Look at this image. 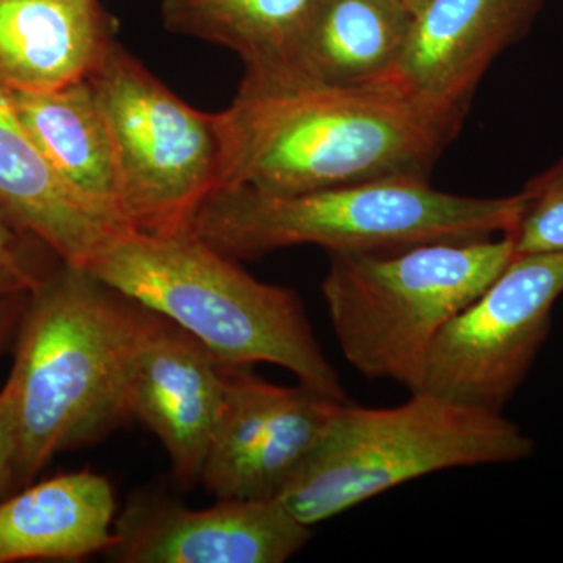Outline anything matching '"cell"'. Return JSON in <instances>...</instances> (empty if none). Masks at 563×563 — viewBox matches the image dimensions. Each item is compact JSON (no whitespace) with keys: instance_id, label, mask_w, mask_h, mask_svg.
Instances as JSON below:
<instances>
[{"instance_id":"cell-1","label":"cell","mask_w":563,"mask_h":563,"mask_svg":"<svg viewBox=\"0 0 563 563\" xmlns=\"http://www.w3.org/2000/svg\"><path fill=\"white\" fill-rule=\"evenodd\" d=\"M463 120L398 84L331 87L284 69L244 70L231 106L213 113L217 190L295 195L428 179Z\"/></svg>"},{"instance_id":"cell-2","label":"cell","mask_w":563,"mask_h":563,"mask_svg":"<svg viewBox=\"0 0 563 563\" xmlns=\"http://www.w3.org/2000/svg\"><path fill=\"white\" fill-rule=\"evenodd\" d=\"M144 306L81 266L43 273L29 290L9 383L16 396L18 487L58 453L132 420Z\"/></svg>"},{"instance_id":"cell-3","label":"cell","mask_w":563,"mask_h":563,"mask_svg":"<svg viewBox=\"0 0 563 563\" xmlns=\"http://www.w3.org/2000/svg\"><path fill=\"white\" fill-rule=\"evenodd\" d=\"M87 269L190 332L218 361L272 363L299 384L350 402L299 296L255 279L191 232L121 233Z\"/></svg>"},{"instance_id":"cell-4","label":"cell","mask_w":563,"mask_h":563,"mask_svg":"<svg viewBox=\"0 0 563 563\" xmlns=\"http://www.w3.org/2000/svg\"><path fill=\"white\" fill-rule=\"evenodd\" d=\"M523 206L521 191L473 198L437 190L422 177H388L295 195L221 188L203 201L190 232L236 262L306 244L328 254L390 252L507 235Z\"/></svg>"},{"instance_id":"cell-5","label":"cell","mask_w":563,"mask_h":563,"mask_svg":"<svg viewBox=\"0 0 563 563\" xmlns=\"http://www.w3.org/2000/svg\"><path fill=\"white\" fill-rule=\"evenodd\" d=\"M533 448L503 412L431 391L395 407L344 402L277 499L312 528L428 474L523 461Z\"/></svg>"},{"instance_id":"cell-6","label":"cell","mask_w":563,"mask_h":563,"mask_svg":"<svg viewBox=\"0 0 563 563\" xmlns=\"http://www.w3.org/2000/svg\"><path fill=\"white\" fill-rule=\"evenodd\" d=\"M512 242H433L390 252H329L322 280L346 362L412 393L439 332L506 269Z\"/></svg>"},{"instance_id":"cell-7","label":"cell","mask_w":563,"mask_h":563,"mask_svg":"<svg viewBox=\"0 0 563 563\" xmlns=\"http://www.w3.org/2000/svg\"><path fill=\"white\" fill-rule=\"evenodd\" d=\"M90 80L109 125L129 228L154 235L190 232L217 190L213 113L181 101L118 41Z\"/></svg>"},{"instance_id":"cell-8","label":"cell","mask_w":563,"mask_h":563,"mask_svg":"<svg viewBox=\"0 0 563 563\" xmlns=\"http://www.w3.org/2000/svg\"><path fill=\"white\" fill-rule=\"evenodd\" d=\"M562 292L563 251L515 255L435 336L413 391L503 412L542 350Z\"/></svg>"},{"instance_id":"cell-9","label":"cell","mask_w":563,"mask_h":563,"mask_svg":"<svg viewBox=\"0 0 563 563\" xmlns=\"http://www.w3.org/2000/svg\"><path fill=\"white\" fill-rule=\"evenodd\" d=\"M224 402L199 484L217 499H277L344 402L222 363Z\"/></svg>"},{"instance_id":"cell-10","label":"cell","mask_w":563,"mask_h":563,"mask_svg":"<svg viewBox=\"0 0 563 563\" xmlns=\"http://www.w3.org/2000/svg\"><path fill=\"white\" fill-rule=\"evenodd\" d=\"M279 499H218L190 509L161 499H135L114 525L107 551L122 563H282L312 537Z\"/></svg>"},{"instance_id":"cell-11","label":"cell","mask_w":563,"mask_h":563,"mask_svg":"<svg viewBox=\"0 0 563 563\" xmlns=\"http://www.w3.org/2000/svg\"><path fill=\"white\" fill-rule=\"evenodd\" d=\"M132 417L157 437L184 488L199 483L224 402L222 362L190 332L144 307Z\"/></svg>"},{"instance_id":"cell-12","label":"cell","mask_w":563,"mask_h":563,"mask_svg":"<svg viewBox=\"0 0 563 563\" xmlns=\"http://www.w3.org/2000/svg\"><path fill=\"white\" fill-rule=\"evenodd\" d=\"M547 0H422L398 84L439 109L465 114L492 63L518 43Z\"/></svg>"},{"instance_id":"cell-13","label":"cell","mask_w":563,"mask_h":563,"mask_svg":"<svg viewBox=\"0 0 563 563\" xmlns=\"http://www.w3.org/2000/svg\"><path fill=\"white\" fill-rule=\"evenodd\" d=\"M0 211L22 235L32 236L62 262L81 268H88L121 233L131 232L62 179L2 88Z\"/></svg>"},{"instance_id":"cell-14","label":"cell","mask_w":563,"mask_h":563,"mask_svg":"<svg viewBox=\"0 0 563 563\" xmlns=\"http://www.w3.org/2000/svg\"><path fill=\"white\" fill-rule=\"evenodd\" d=\"M117 41L99 0H0V88L51 91L88 79Z\"/></svg>"},{"instance_id":"cell-15","label":"cell","mask_w":563,"mask_h":563,"mask_svg":"<svg viewBox=\"0 0 563 563\" xmlns=\"http://www.w3.org/2000/svg\"><path fill=\"white\" fill-rule=\"evenodd\" d=\"M412 24L406 0H314L280 69L331 87L398 84Z\"/></svg>"},{"instance_id":"cell-16","label":"cell","mask_w":563,"mask_h":563,"mask_svg":"<svg viewBox=\"0 0 563 563\" xmlns=\"http://www.w3.org/2000/svg\"><path fill=\"white\" fill-rule=\"evenodd\" d=\"M113 487L91 472L25 485L0 499V563L107 553L117 543Z\"/></svg>"},{"instance_id":"cell-17","label":"cell","mask_w":563,"mask_h":563,"mask_svg":"<svg viewBox=\"0 0 563 563\" xmlns=\"http://www.w3.org/2000/svg\"><path fill=\"white\" fill-rule=\"evenodd\" d=\"M32 139L63 180L129 229L121 210L113 143L90 77L57 90L9 92Z\"/></svg>"},{"instance_id":"cell-18","label":"cell","mask_w":563,"mask_h":563,"mask_svg":"<svg viewBox=\"0 0 563 563\" xmlns=\"http://www.w3.org/2000/svg\"><path fill=\"white\" fill-rule=\"evenodd\" d=\"M314 0H162L166 31L235 52L246 70L284 68Z\"/></svg>"},{"instance_id":"cell-19","label":"cell","mask_w":563,"mask_h":563,"mask_svg":"<svg viewBox=\"0 0 563 563\" xmlns=\"http://www.w3.org/2000/svg\"><path fill=\"white\" fill-rule=\"evenodd\" d=\"M521 192L520 220L504 235L512 242L515 255L563 251V155Z\"/></svg>"},{"instance_id":"cell-20","label":"cell","mask_w":563,"mask_h":563,"mask_svg":"<svg viewBox=\"0 0 563 563\" xmlns=\"http://www.w3.org/2000/svg\"><path fill=\"white\" fill-rule=\"evenodd\" d=\"M18 417L13 385L7 380L0 391V499L11 495L16 483Z\"/></svg>"},{"instance_id":"cell-21","label":"cell","mask_w":563,"mask_h":563,"mask_svg":"<svg viewBox=\"0 0 563 563\" xmlns=\"http://www.w3.org/2000/svg\"><path fill=\"white\" fill-rule=\"evenodd\" d=\"M27 302L29 291L14 292L0 299V355L16 340Z\"/></svg>"},{"instance_id":"cell-22","label":"cell","mask_w":563,"mask_h":563,"mask_svg":"<svg viewBox=\"0 0 563 563\" xmlns=\"http://www.w3.org/2000/svg\"><path fill=\"white\" fill-rule=\"evenodd\" d=\"M0 261L9 263L21 272L32 274V276L40 277L43 274L33 269L29 263L24 244H22V233L10 224L2 211H0Z\"/></svg>"},{"instance_id":"cell-23","label":"cell","mask_w":563,"mask_h":563,"mask_svg":"<svg viewBox=\"0 0 563 563\" xmlns=\"http://www.w3.org/2000/svg\"><path fill=\"white\" fill-rule=\"evenodd\" d=\"M40 277L21 272L9 263L0 261V299L14 292L29 291Z\"/></svg>"},{"instance_id":"cell-24","label":"cell","mask_w":563,"mask_h":563,"mask_svg":"<svg viewBox=\"0 0 563 563\" xmlns=\"http://www.w3.org/2000/svg\"><path fill=\"white\" fill-rule=\"evenodd\" d=\"M422 0H406L407 5H409L412 11L417 10Z\"/></svg>"}]
</instances>
